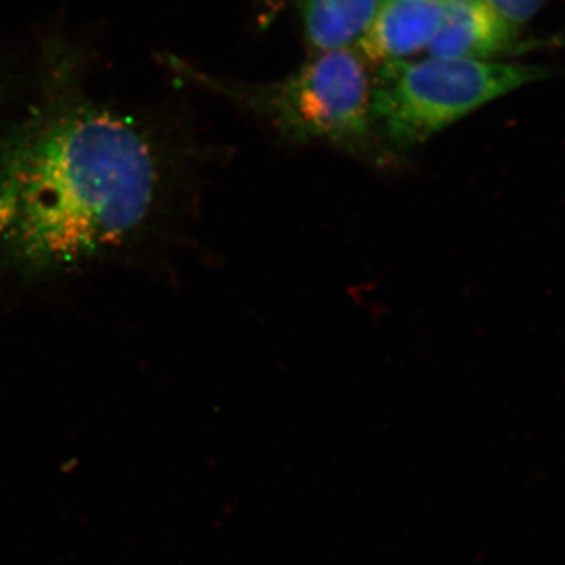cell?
<instances>
[{
	"label": "cell",
	"mask_w": 565,
	"mask_h": 565,
	"mask_svg": "<svg viewBox=\"0 0 565 565\" xmlns=\"http://www.w3.org/2000/svg\"><path fill=\"white\" fill-rule=\"evenodd\" d=\"M43 95L0 139V280L65 273L128 243L159 203L161 152L136 122L82 93L63 44Z\"/></svg>",
	"instance_id": "1"
},
{
	"label": "cell",
	"mask_w": 565,
	"mask_h": 565,
	"mask_svg": "<svg viewBox=\"0 0 565 565\" xmlns=\"http://www.w3.org/2000/svg\"><path fill=\"white\" fill-rule=\"evenodd\" d=\"M172 65L250 111L288 143L321 145L377 169L396 167L375 137L374 76L356 50L321 52L285 79L262 84L217 79L174 61Z\"/></svg>",
	"instance_id": "2"
},
{
	"label": "cell",
	"mask_w": 565,
	"mask_h": 565,
	"mask_svg": "<svg viewBox=\"0 0 565 565\" xmlns=\"http://www.w3.org/2000/svg\"><path fill=\"white\" fill-rule=\"evenodd\" d=\"M539 65L493 61L382 63L373 82V128L394 166L486 104L545 79Z\"/></svg>",
	"instance_id": "3"
},
{
	"label": "cell",
	"mask_w": 565,
	"mask_h": 565,
	"mask_svg": "<svg viewBox=\"0 0 565 565\" xmlns=\"http://www.w3.org/2000/svg\"><path fill=\"white\" fill-rule=\"evenodd\" d=\"M519 31L482 0H444L440 28L426 47L429 57L492 61L520 51Z\"/></svg>",
	"instance_id": "4"
},
{
	"label": "cell",
	"mask_w": 565,
	"mask_h": 565,
	"mask_svg": "<svg viewBox=\"0 0 565 565\" xmlns=\"http://www.w3.org/2000/svg\"><path fill=\"white\" fill-rule=\"evenodd\" d=\"M444 18V0H381L356 51L367 63L407 61L426 51Z\"/></svg>",
	"instance_id": "5"
},
{
	"label": "cell",
	"mask_w": 565,
	"mask_h": 565,
	"mask_svg": "<svg viewBox=\"0 0 565 565\" xmlns=\"http://www.w3.org/2000/svg\"><path fill=\"white\" fill-rule=\"evenodd\" d=\"M305 41L316 54L359 43L381 0H292Z\"/></svg>",
	"instance_id": "6"
},
{
	"label": "cell",
	"mask_w": 565,
	"mask_h": 565,
	"mask_svg": "<svg viewBox=\"0 0 565 565\" xmlns=\"http://www.w3.org/2000/svg\"><path fill=\"white\" fill-rule=\"evenodd\" d=\"M486 6L519 31L533 20L548 0H482Z\"/></svg>",
	"instance_id": "7"
},
{
	"label": "cell",
	"mask_w": 565,
	"mask_h": 565,
	"mask_svg": "<svg viewBox=\"0 0 565 565\" xmlns=\"http://www.w3.org/2000/svg\"><path fill=\"white\" fill-rule=\"evenodd\" d=\"M541 46H548V47H559V50H565V35L563 36H555V39H550L544 41V43H539V41H535L533 44H523L522 52L527 51V47H541Z\"/></svg>",
	"instance_id": "8"
}]
</instances>
